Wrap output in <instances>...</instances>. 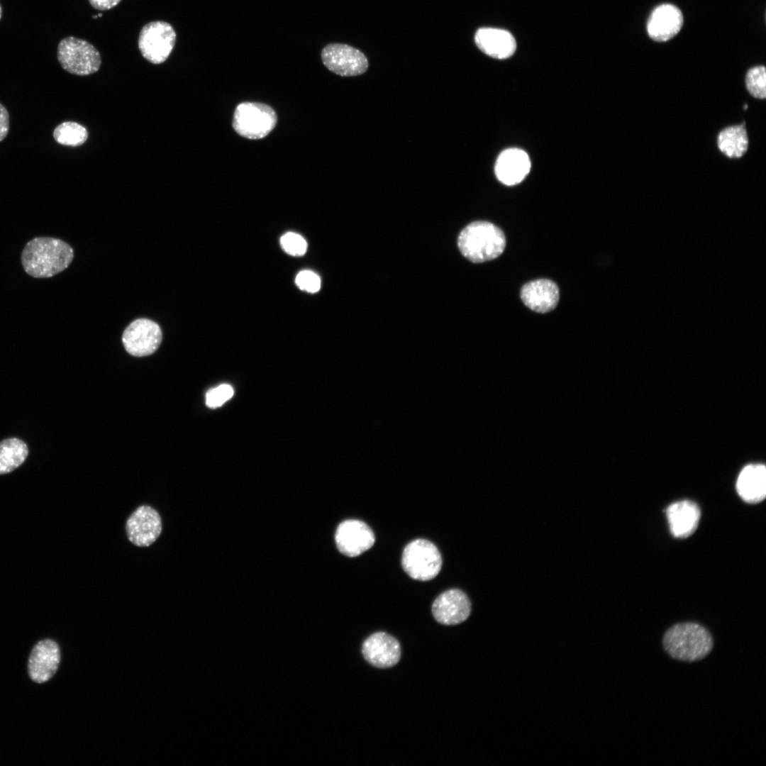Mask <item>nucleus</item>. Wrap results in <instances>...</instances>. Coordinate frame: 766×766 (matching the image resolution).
Returning <instances> with one entry per match:
<instances>
[{"label":"nucleus","mask_w":766,"mask_h":766,"mask_svg":"<svg viewBox=\"0 0 766 766\" xmlns=\"http://www.w3.org/2000/svg\"><path fill=\"white\" fill-rule=\"evenodd\" d=\"M338 550L348 557H356L372 547L375 537L372 529L364 522L350 519L340 523L335 531Z\"/></svg>","instance_id":"nucleus-11"},{"label":"nucleus","mask_w":766,"mask_h":766,"mask_svg":"<svg viewBox=\"0 0 766 766\" xmlns=\"http://www.w3.org/2000/svg\"><path fill=\"white\" fill-rule=\"evenodd\" d=\"M9 130V114L7 109L0 103V142L7 135Z\"/></svg>","instance_id":"nucleus-28"},{"label":"nucleus","mask_w":766,"mask_h":766,"mask_svg":"<svg viewBox=\"0 0 766 766\" xmlns=\"http://www.w3.org/2000/svg\"><path fill=\"white\" fill-rule=\"evenodd\" d=\"M282 248L289 255L294 256L303 255L307 248L306 240L299 234L295 233H287L280 240Z\"/></svg>","instance_id":"nucleus-25"},{"label":"nucleus","mask_w":766,"mask_h":766,"mask_svg":"<svg viewBox=\"0 0 766 766\" xmlns=\"http://www.w3.org/2000/svg\"><path fill=\"white\" fill-rule=\"evenodd\" d=\"M749 139L745 123L721 130L717 136L719 150L729 158H740L748 150Z\"/></svg>","instance_id":"nucleus-21"},{"label":"nucleus","mask_w":766,"mask_h":766,"mask_svg":"<svg viewBox=\"0 0 766 766\" xmlns=\"http://www.w3.org/2000/svg\"><path fill=\"white\" fill-rule=\"evenodd\" d=\"M736 489L741 499L747 503L756 504L766 495V470L763 465L745 466L740 472Z\"/></svg>","instance_id":"nucleus-20"},{"label":"nucleus","mask_w":766,"mask_h":766,"mask_svg":"<svg viewBox=\"0 0 766 766\" xmlns=\"http://www.w3.org/2000/svg\"><path fill=\"white\" fill-rule=\"evenodd\" d=\"M474 42L482 52L497 59L511 57L516 48L515 39L509 31L494 28H479Z\"/></svg>","instance_id":"nucleus-18"},{"label":"nucleus","mask_w":766,"mask_h":766,"mask_svg":"<svg viewBox=\"0 0 766 766\" xmlns=\"http://www.w3.org/2000/svg\"><path fill=\"white\" fill-rule=\"evenodd\" d=\"M277 122V113L270 106L245 101L236 106L232 126L240 136L258 140L267 136L274 128Z\"/></svg>","instance_id":"nucleus-4"},{"label":"nucleus","mask_w":766,"mask_h":766,"mask_svg":"<svg viewBox=\"0 0 766 766\" xmlns=\"http://www.w3.org/2000/svg\"><path fill=\"white\" fill-rule=\"evenodd\" d=\"M176 38V32L169 23L152 21L142 28L138 37V48L145 60L152 64H160L170 56Z\"/></svg>","instance_id":"nucleus-7"},{"label":"nucleus","mask_w":766,"mask_h":766,"mask_svg":"<svg viewBox=\"0 0 766 766\" xmlns=\"http://www.w3.org/2000/svg\"><path fill=\"white\" fill-rule=\"evenodd\" d=\"M530 170V158L525 151L519 148L504 150L497 157L494 167L496 177L507 186L522 182Z\"/></svg>","instance_id":"nucleus-16"},{"label":"nucleus","mask_w":766,"mask_h":766,"mask_svg":"<svg viewBox=\"0 0 766 766\" xmlns=\"http://www.w3.org/2000/svg\"><path fill=\"white\" fill-rule=\"evenodd\" d=\"M471 613V603L462 590L452 589L440 594L433 601L432 614L443 625H457L465 621Z\"/></svg>","instance_id":"nucleus-13"},{"label":"nucleus","mask_w":766,"mask_h":766,"mask_svg":"<svg viewBox=\"0 0 766 766\" xmlns=\"http://www.w3.org/2000/svg\"><path fill=\"white\" fill-rule=\"evenodd\" d=\"M457 245L461 253L475 263L498 257L506 247L503 231L488 221H474L460 233Z\"/></svg>","instance_id":"nucleus-3"},{"label":"nucleus","mask_w":766,"mask_h":766,"mask_svg":"<svg viewBox=\"0 0 766 766\" xmlns=\"http://www.w3.org/2000/svg\"><path fill=\"white\" fill-rule=\"evenodd\" d=\"M662 644L672 659L693 662L703 660L711 653L714 640L705 626L687 621L670 626L662 636Z\"/></svg>","instance_id":"nucleus-2"},{"label":"nucleus","mask_w":766,"mask_h":766,"mask_svg":"<svg viewBox=\"0 0 766 766\" xmlns=\"http://www.w3.org/2000/svg\"><path fill=\"white\" fill-rule=\"evenodd\" d=\"M700 515L697 504L688 500L675 502L666 509L670 531L676 538L692 535L698 526Z\"/></svg>","instance_id":"nucleus-19"},{"label":"nucleus","mask_w":766,"mask_h":766,"mask_svg":"<svg viewBox=\"0 0 766 766\" xmlns=\"http://www.w3.org/2000/svg\"><path fill=\"white\" fill-rule=\"evenodd\" d=\"M233 393V389L231 385L221 384L206 393V404L209 408H217L230 399Z\"/></svg>","instance_id":"nucleus-26"},{"label":"nucleus","mask_w":766,"mask_h":766,"mask_svg":"<svg viewBox=\"0 0 766 766\" xmlns=\"http://www.w3.org/2000/svg\"><path fill=\"white\" fill-rule=\"evenodd\" d=\"M296 284L301 289L314 293L320 289L321 279L314 272L304 270L297 274Z\"/></svg>","instance_id":"nucleus-27"},{"label":"nucleus","mask_w":766,"mask_h":766,"mask_svg":"<svg viewBox=\"0 0 766 766\" xmlns=\"http://www.w3.org/2000/svg\"><path fill=\"white\" fill-rule=\"evenodd\" d=\"M89 1L96 9L104 11L116 6L121 0H89Z\"/></svg>","instance_id":"nucleus-29"},{"label":"nucleus","mask_w":766,"mask_h":766,"mask_svg":"<svg viewBox=\"0 0 766 766\" xmlns=\"http://www.w3.org/2000/svg\"><path fill=\"white\" fill-rule=\"evenodd\" d=\"M162 338V331L157 323L148 318H138L125 329L122 341L128 353L143 357L155 352Z\"/></svg>","instance_id":"nucleus-10"},{"label":"nucleus","mask_w":766,"mask_h":766,"mask_svg":"<svg viewBox=\"0 0 766 766\" xmlns=\"http://www.w3.org/2000/svg\"><path fill=\"white\" fill-rule=\"evenodd\" d=\"M28 455L26 443L17 438L0 442V474L9 473L21 466Z\"/></svg>","instance_id":"nucleus-22"},{"label":"nucleus","mask_w":766,"mask_h":766,"mask_svg":"<svg viewBox=\"0 0 766 766\" xmlns=\"http://www.w3.org/2000/svg\"><path fill=\"white\" fill-rule=\"evenodd\" d=\"M60 662L57 643L50 639L39 641L32 649L28 659V674L37 683L48 681L57 672Z\"/></svg>","instance_id":"nucleus-14"},{"label":"nucleus","mask_w":766,"mask_h":766,"mask_svg":"<svg viewBox=\"0 0 766 766\" xmlns=\"http://www.w3.org/2000/svg\"><path fill=\"white\" fill-rule=\"evenodd\" d=\"M57 59L65 70L79 76L97 72L101 62L100 53L94 45L72 36L63 38L59 43Z\"/></svg>","instance_id":"nucleus-6"},{"label":"nucleus","mask_w":766,"mask_h":766,"mask_svg":"<svg viewBox=\"0 0 766 766\" xmlns=\"http://www.w3.org/2000/svg\"><path fill=\"white\" fill-rule=\"evenodd\" d=\"M323 64L331 72L342 76L353 77L366 72L368 61L359 50L343 43H330L321 52Z\"/></svg>","instance_id":"nucleus-8"},{"label":"nucleus","mask_w":766,"mask_h":766,"mask_svg":"<svg viewBox=\"0 0 766 766\" xmlns=\"http://www.w3.org/2000/svg\"><path fill=\"white\" fill-rule=\"evenodd\" d=\"M524 304L538 313H547L557 305L560 298L557 284L547 279L531 281L524 284L521 291Z\"/></svg>","instance_id":"nucleus-17"},{"label":"nucleus","mask_w":766,"mask_h":766,"mask_svg":"<svg viewBox=\"0 0 766 766\" xmlns=\"http://www.w3.org/2000/svg\"><path fill=\"white\" fill-rule=\"evenodd\" d=\"M73 257L74 250L66 242L51 237H35L23 248L21 263L28 275L47 278L67 269Z\"/></svg>","instance_id":"nucleus-1"},{"label":"nucleus","mask_w":766,"mask_h":766,"mask_svg":"<svg viewBox=\"0 0 766 766\" xmlns=\"http://www.w3.org/2000/svg\"><path fill=\"white\" fill-rule=\"evenodd\" d=\"M126 533L128 540L140 548L148 547L159 538L162 530L158 511L148 505L138 506L127 518Z\"/></svg>","instance_id":"nucleus-9"},{"label":"nucleus","mask_w":766,"mask_h":766,"mask_svg":"<svg viewBox=\"0 0 766 766\" xmlns=\"http://www.w3.org/2000/svg\"><path fill=\"white\" fill-rule=\"evenodd\" d=\"M1 14H2V9H1V6L0 5V20H1Z\"/></svg>","instance_id":"nucleus-30"},{"label":"nucleus","mask_w":766,"mask_h":766,"mask_svg":"<svg viewBox=\"0 0 766 766\" xmlns=\"http://www.w3.org/2000/svg\"><path fill=\"white\" fill-rule=\"evenodd\" d=\"M53 137L59 144L76 147L87 140L88 133L82 125L73 121H66L55 128Z\"/></svg>","instance_id":"nucleus-23"},{"label":"nucleus","mask_w":766,"mask_h":766,"mask_svg":"<svg viewBox=\"0 0 766 766\" xmlns=\"http://www.w3.org/2000/svg\"><path fill=\"white\" fill-rule=\"evenodd\" d=\"M683 22L682 13L677 6L664 4L657 6L650 13L647 31L653 40L667 41L679 33Z\"/></svg>","instance_id":"nucleus-15"},{"label":"nucleus","mask_w":766,"mask_h":766,"mask_svg":"<svg viewBox=\"0 0 766 766\" xmlns=\"http://www.w3.org/2000/svg\"><path fill=\"white\" fill-rule=\"evenodd\" d=\"M362 653L371 665L377 668H389L399 662L401 650L400 643L394 637L385 632H376L365 640Z\"/></svg>","instance_id":"nucleus-12"},{"label":"nucleus","mask_w":766,"mask_h":766,"mask_svg":"<svg viewBox=\"0 0 766 766\" xmlns=\"http://www.w3.org/2000/svg\"><path fill=\"white\" fill-rule=\"evenodd\" d=\"M401 564L413 579L428 581L435 577L442 566L441 555L437 547L426 539H416L404 548Z\"/></svg>","instance_id":"nucleus-5"},{"label":"nucleus","mask_w":766,"mask_h":766,"mask_svg":"<svg viewBox=\"0 0 766 766\" xmlns=\"http://www.w3.org/2000/svg\"><path fill=\"white\" fill-rule=\"evenodd\" d=\"M745 86L751 96L758 99L766 97V72L762 65L750 68L745 76Z\"/></svg>","instance_id":"nucleus-24"}]
</instances>
